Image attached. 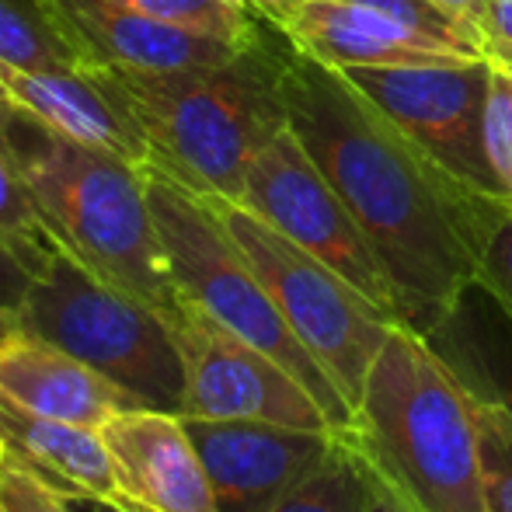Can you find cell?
I'll return each instance as SVG.
<instances>
[{
    "mask_svg": "<svg viewBox=\"0 0 512 512\" xmlns=\"http://www.w3.org/2000/svg\"><path fill=\"white\" fill-rule=\"evenodd\" d=\"M216 216L227 223L234 241L255 265L258 279L272 293L279 314L286 317L293 335L324 366L349 408L356 411L377 352L398 321L380 310L366 293H359L331 265L314 258L272 223L255 216L234 199L206 196Z\"/></svg>",
    "mask_w": 512,
    "mask_h": 512,
    "instance_id": "cell-7",
    "label": "cell"
},
{
    "mask_svg": "<svg viewBox=\"0 0 512 512\" xmlns=\"http://www.w3.org/2000/svg\"><path fill=\"white\" fill-rule=\"evenodd\" d=\"M492 63H415V67L342 70L373 105L460 185L506 203L485 150V108L492 91ZM509 206V203H506Z\"/></svg>",
    "mask_w": 512,
    "mask_h": 512,
    "instance_id": "cell-9",
    "label": "cell"
},
{
    "mask_svg": "<svg viewBox=\"0 0 512 512\" xmlns=\"http://www.w3.org/2000/svg\"><path fill=\"white\" fill-rule=\"evenodd\" d=\"M0 143L60 248L161 314H175L182 293L164 262L143 164L60 133L14 98H0Z\"/></svg>",
    "mask_w": 512,
    "mask_h": 512,
    "instance_id": "cell-2",
    "label": "cell"
},
{
    "mask_svg": "<svg viewBox=\"0 0 512 512\" xmlns=\"http://www.w3.org/2000/svg\"><path fill=\"white\" fill-rule=\"evenodd\" d=\"M241 206L286 234L314 258L345 276L359 293L373 300L380 310L401 324L398 293L380 265L377 251L370 248L359 230L356 216L342 203L314 157L304 150L290 126L251 161L244 182Z\"/></svg>",
    "mask_w": 512,
    "mask_h": 512,
    "instance_id": "cell-8",
    "label": "cell"
},
{
    "mask_svg": "<svg viewBox=\"0 0 512 512\" xmlns=\"http://www.w3.org/2000/svg\"><path fill=\"white\" fill-rule=\"evenodd\" d=\"M272 25L300 53L335 70L485 60L467 42L425 35L363 0H293L272 18Z\"/></svg>",
    "mask_w": 512,
    "mask_h": 512,
    "instance_id": "cell-12",
    "label": "cell"
},
{
    "mask_svg": "<svg viewBox=\"0 0 512 512\" xmlns=\"http://www.w3.org/2000/svg\"><path fill=\"white\" fill-rule=\"evenodd\" d=\"M70 506H74V512H129L115 499H70Z\"/></svg>",
    "mask_w": 512,
    "mask_h": 512,
    "instance_id": "cell-31",
    "label": "cell"
},
{
    "mask_svg": "<svg viewBox=\"0 0 512 512\" xmlns=\"http://www.w3.org/2000/svg\"><path fill=\"white\" fill-rule=\"evenodd\" d=\"M0 63L21 70L102 67L56 0H0Z\"/></svg>",
    "mask_w": 512,
    "mask_h": 512,
    "instance_id": "cell-19",
    "label": "cell"
},
{
    "mask_svg": "<svg viewBox=\"0 0 512 512\" xmlns=\"http://www.w3.org/2000/svg\"><path fill=\"white\" fill-rule=\"evenodd\" d=\"M345 436L415 512H481L478 411L418 331L391 328Z\"/></svg>",
    "mask_w": 512,
    "mask_h": 512,
    "instance_id": "cell-4",
    "label": "cell"
},
{
    "mask_svg": "<svg viewBox=\"0 0 512 512\" xmlns=\"http://www.w3.org/2000/svg\"><path fill=\"white\" fill-rule=\"evenodd\" d=\"M429 349L443 359L464 394L512 429V314L481 283L467 286L457 304L429 331Z\"/></svg>",
    "mask_w": 512,
    "mask_h": 512,
    "instance_id": "cell-17",
    "label": "cell"
},
{
    "mask_svg": "<svg viewBox=\"0 0 512 512\" xmlns=\"http://www.w3.org/2000/svg\"><path fill=\"white\" fill-rule=\"evenodd\" d=\"M115 467L119 495L157 512H216L206 467L182 415L126 408L98 429Z\"/></svg>",
    "mask_w": 512,
    "mask_h": 512,
    "instance_id": "cell-13",
    "label": "cell"
},
{
    "mask_svg": "<svg viewBox=\"0 0 512 512\" xmlns=\"http://www.w3.org/2000/svg\"><path fill=\"white\" fill-rule=\"evenodd\" d=\"M485 150L495 182L512 206V74L502 67L492 70V91H488L485 108Z\"/></svg>",
    "mask_w": 512,
    "mask_h": 512,
    "instance_id": "cell-24",
    "label": "cell"
},
{
    "mask_svg": "<svg viewBox=\"0 0 512 512\" xmlns=\"http://www.w3.org/2000/svg\"><path fill=\"white\" fill-rule=\"evenodd\" d=\"M213 488L216 512H269L321 464L338 429L258 422V418L182 415Z\"/></svg>",
    "mask_w": 512,
    "mask_h": 512,
    "instance_id": "cell-11",
    "label": "cell"
},
{
    "mask_svg": "<svg viewBox=\"0 0 512 512\" xmlns=\"http://www.w3.org/2000/svg\"><path fill=\"white\" fill-rule=\"evenodd\" d=\"M481 439V512H512V429L478 408Z\"/></svg>",
    "mask_w": 512,
    "mask_h": 512,
    "instance_id": "cell-23",
    "label": "cell"
},
{
    "mask_svg": "<svg viewBox=\"0 0 512 512\" xmlns=\"http://www.w3.org/2000/svg\"><path fill=\"white\" fill-rule=\"evenodd\" d=\"M429 4H436L439 11L464 32V39L481 53V28H485L488 0H429Z\"/></svg>",
    "mask_w": 512,
    "mask_h": 512,
    "instance_id": "cell-29",
    "label": "cell"
},
{
    "mask_svg": "<svg viewBox=\"0 0 512 512\" xmlns=\"http://www.w3.org/2000/svg\"><path fill=\"white\" fill-rule=\"evenodd\" d=\"M377 474L345 432L269 512H377Z\"/></svg>",
    "mask_w": 512,
    "mask_h": 512,
    "instance_id": "cell-20",
    "label": "cell"
},
{
    "mask_svg": "<svg viewBox=\"0 0 512 512\" xmlns=\"http://www.w3.org/2000/svg\"><path fill=\"white\" fill-rule=\"evenodd\" d=\"M0 453L67 499H115L119 481L98 429L49 418L0 391Z\"/></svg>",
    "mask_w": 512,
    "mask_h": 512,
    "instance_id": "cell-18",
    "label": "cell"
},
{
    "mask_svg": "<svg viewBox=\"0 0 512 512\" xmlns=\"http://www.w3.org/2000/svg\"><path fill=\"white\" fill-rule=\"evenodd\" d=\"M0 391L39 415L88 429H102L126 408H143L102 373L25 328L0 331Z\"/></svg>",
    "mask_w": 512,
    "mask_h": 512,
    "instance_id": "cell-15",
    "label": "cell"
},
{
    "mask_svg": "<svg viewBox=\"0 0 512 512\" xmlns=\"http://www.w3.org/2000/svg\"><path fill=\"white\" fill-rule=\"evenodd\" d=\"M481 56L512 74V0H488L481 28Z\"/></svg>",
    "mask_w": 512,
    "mask_h": 512,
    "instance_id": "cell-28",
    "label": "cell"
},
{
    "mask_svg": "<svg viewBox=\"0 0 512 512\" xmlns=\"http://www.w3.org/2000/svg\"><path fill=\"white\" fill-rule=\"evenodd\" d=\"M244 4H251L258 14H262V18H269V21H272L279 11H283L286 4H293V0H244Z\"/></svg>",
    "mask_w": 512,
    "mask_h": 512,
    "instance_id": "cell-32",
    "label": "cell"
},
{
    "mask_svg": "<svg viewBox=\"0 0 512 512\" xmlns=\"http://www.w3.org/2000/svg\"><path fill=\"white\" fill-rule=\"evenodd\" d=\"M0 81L14 102L32 108L60 133L136 164L154 161L136 108L108 63L84 70H21L0 63Z\"/></svg>",
    "mask_w": 512,
    "mask_h": 512,
    "instance_id": "cell-14",
    "label": "cell"
},
{
    "mask_svg": "<svg viewBox=\"0 0 512 512\" xmlns=\"http://www.w3.org/2000/svg\"><path fill=\"white\" fill-rule=\"evenodd\" d=\"M286 119L377 251L401 324L418 335L478 283L481 251L512 206L460 185L342 70L283 53Z\"/></svg>",
    "mask_w": 512,
    "mask_h": 512,
    "instance_id": "cell-1",
    "label": "cell"
},
{
    "mask_svg": "<svg viewBox=\"0 0 512 512\" xmlns=\"http://www.w3.org/2000/svg\"><path fill=\"white\" fill-rule=\"evenodd\" d=\"M168 321L185 359L182 415L335 429L314 394L283 363L223 328L203 307L182 297Z\"/></svg>",
    "mask_w": 512,
    "mask_h": 512,
    "instance_id": "cell-10",
    "label": "cell"
},
{
    "mask_svg": "<svg viewBox=\"0 0 512 512\" xmlns=\"http://www.w3.org/2000/svg\"><path fill=\"white\" fill-rule=\"evenodd\" d=\"M286 35L269 25L234 60L182 70L112 67L157 168L203 196L241 203L248 168L286 126Z\"/></svg>",
    "mask_w": 512,
    "mask_h": 512,
    "instance_id": "cell-3",
    "label": "cell"
},
{
    "mask_svg": "<svg viewBox=\"0 0 512 512\" xmlns=\"http://www.w3.org/2000/svg\"><path fill=\"white\" fill-rule=\"evenodd\" d=\"M35 272L0 241V331L14 328L18 314L25 307L28 293H32Z\"/></svg>",
    "mask_w": 512,
    "mask_h": 512,
    "instance_id": "cell-27",
    "label": "cell"
},
{
    "mask_svg": "<svg viewBox=\"0 0 512 512\" xmlns=\"http://www.w3.org/2000/svg\"><path fill=\"white\" fill-rule=\"evenodd\" d=\"M0 241L39 276L46 269V262L53 258V251L60 248L56 237L49 234L46 220H42L35 196L28 189V182L21 178L14 157L7 154V147L0 143Z\"/></svg>",
    "mask_w": 512,
    "mask_h": 512,
    "instance_id": "cell-21",
    "label": "cell"
},
{
    "mask_svg": "<svg viewBox=\"0 0 512 512\" xmlns=\"http://www.w3.org/2000/svg\"><path fill=\"white\" fill-rule=\"evenodd\" d=\"M0 512H74L67 495L0 453Z\"/></svg>",
    "mask_w": 512,
    "mask_h": 512,
    "instance_id": "cell-25",
    "label": "cell"
},
{
    "mask_svg": "<svg viewBox=\"0 0 512 512\" xmlns=\"http://www.w3.org/2000/svg\"><path fill=\"white\" fill-rule=\"evenodd\" d=\"M0 98H11V95H7V88H4V81H0Z\"/></svg>",
    "mask_w": 512,
    "mask_h": 512,
    "instance_id": "cell-34",
    "label": "cell"
},
{
    "mask_svg": "<svg viewBox=\"0 0 512 512\" xmlns=\"http://www.w3.org/2000/svg\"><path fill=\"white\" fill-rule=\"evenodd\" d=\"M115 502H119L122 509H129V512H157V509H147V506H140V502L126 499V495H115Z\"/></svg>",
    "mask_w": 512,
    "mask_h": 512,
    "instance_id": "cell-33",
    "label": "cell"
},
{
    "mask_svg": "<svg viewBox=\"0 0 512 512\" xmlns=\"http://www.w3.org/2000/svg\"><path fill=\"white\" fill-rule=\"evenodd\" d=\"M14 328L60 345L143 408L182 415L185 359L168 314L108 283L67 248H56L35 276Z\"/></svg>",
    "mask_w": 512,
    "mask_h": 512,
    "instance_id": "cell-6",
    "label": "cell"
},
{
    "mask_svg": "<svg viewBox=\"0 0 512 512\" xmlns=\"http://www.w3.org/2000/svg\"><path fill=\"white\" fill-rule=\"evenodd\" d=\"M478 283L512 314V213L495 227V234L481 251Z\"/></svg>",
    "mask_w": 512,
    "mask_h": 512,
    "instance_id": "cell-26",
    "label": "cell"
},
{
    "mask_svg": "<svg viewBox=\"0 0 512 512\" xmlns=\"http://www.w3.org/2000/svg\"><path fill=\"white\" fill-rule=\"evenodd\" d=\"M119 4L227 42H255L269 28V18H262L244 0H119Z\"/></svg>",
    "mask_w": 512,
    "mask_h": 512,
    "instance_id": "cell-22",
    "label": "cell"
},
{
    "mask_svg": "<svg viewBox=\"0 0 512 512\" xmlns=\"http://www.w3.org/2000/svg\"><path fill=\"white\" fill-rule=\"evenodd\" d=\"M63 18L108 67L182 70L227 63L251 42H227L206 32L150 18L119 0H56ZM272 25V21H269Z\"/></svg>",
    "mask_w": 512,
    "mask_h": 512,
    "instance_id": "cell-16",
    "label": "cell"
},
{
    "mask_svg": "<svg viewBox=\"0 0 512 512\" xmlns=\"http://www.w3.org/2000/svg\"><path fill=\"white\" fill-rule=\"evenodd\" d=\"M143 175H147V199L164 248V262H168L178 293L203 307L209 317H216L223 328L283 363L314 394L331 425L338 432L349 429V401L290 331L272 293L265 290L255 265L248 262L227 223L216 216L213 203L157 164H143Z\"/></svg>",
    "mask_w": 512,
    "mask_h": 512,
    "instance_id": "cell-5",
    "label": "cell"
},
{
    "mask_svg": "<svg viewBox=\"0 0 512 512\" xmlns=\"http://www.w3.org/2000/svg\"><path fill=\"white\" fill-rule=\"evenodd\" d=\"M377 512H415V509H411L405 499H398V495H394L391 488L380 481V485H377Z\"/></svg>",
    "mask_w": 512,
    "mask_h": 512,
    "instance_id": "cell-30",
    "label": "cell"
}]
</instances>
